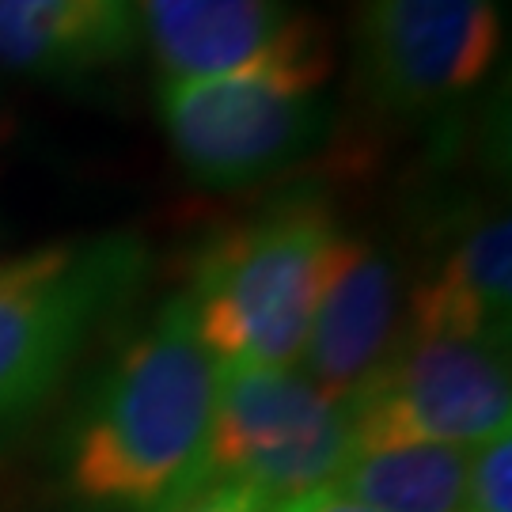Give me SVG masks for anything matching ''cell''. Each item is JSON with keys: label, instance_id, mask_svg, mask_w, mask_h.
<instances>
[{"label": "cell", "instance_id": "cell-4", "mask_svg": "<svg viewBox=\"0 0 512 512\" xmlns=\"http://www.w3.org/2000/svg\"><path fill=\"white\" fill-rule=\"evenodd\" d=\"M141 277L145 247L133 236L65 239L0 262V429L54 395Z\"/></svg>", "mask_w": 512, "mask_h": 512}, {"label": "cell", "instance_id": "cell-14", "mask_svg": "<svg viewBox=\"0 0 512 512\" xmlns=\"http://www.w3.org/2000/svg\"><path fill=\"white\" fill-rule=\"evenodd\" d=\"M164 512H274V505L266 497H258L247 486H202L194 494H186L183 501L167 505Z\"/></svg>", "mask_w": 512, "mask_h": 512}, {"label": "cell", "instance_id": "cell-1", "mask_svg": "<svg viewBox=\"0 0 512 512\" xmlns=\"http://www.w3.org/2000/svg\"><path fill=\"white\" fill-rule=\"evenodd\" d=\"M220 365L186 296L167 300L110 365L73 440L69 482L99 509L156 512L198 456Z\"/></svg>", "mask_w": 512, "mask_h": 512}, {"label": "cell", "instance_id": "cell-6", "mask_svg": "<svg viewBox=\"0 0 512 512\" xmlns=\"http://www.w3.org/2000/svg\"><path fill=\"white\" fill-rule=\"evenodd\" d=\"M353 448H478L512 429L509 342L482 334L399 330L387 361L346 403Z\"/></svg>", "mask_w": 512, "mask_h": 512}, {"label": "cell", "instance_id": "cell-11", "mask_svg": "<svg viewBox=\"0 0 512 512\" xmlns=\"http://www.w3.org/2000/svg\"><path fill=\"white\" fill-rule=\"evenodd\" d=\"M137 42L133 0H0V65L35 76L114 65Z\"/></svg>", "mask_w": 512, "mask_h": 512}, {"label": "cell", "instance_id": "cell-16", "mask_svg": "<svg viewBox=\"0 0 512 512\" xmlns=\"http://www.w3.org/2000/svg\"><path fill=\"white\" fill-rule=\"evenodd\" d=\"M8 141H12V122L0 118V179H4V152H8Z\"/></svg>", "mask_w": 512, "mask_h": 512}, {"label": "cell", "instance_id": "cell-9", "mask_svg": "<svg viewBox=\"0 0 512 512\" xmlns=\"http://www.w3.org/2000/svg\"><path fill=\"white\" fill-rule=\"evenodd\" d=\"M133 16L164 84L236 73L296 19L289 0H133Z\"/></svg>", "mask_w": 512, "mask_h": 512}, {"label": "cell", "instance_id": "cell-10", "mask_svg": "<svg viewBox=\"0 0 512 512\" xmlns=\"http://www.w3.org/2000/svg\"><path fill=\"white\" fill-rule=\"evenodd\" d=\"M512 304V232L509 213L471 220L440 266L403 300L399 330L482 334L509 342Z\"/></svg>", "mask_w": 512, "mask_h": 512}, {"label": "cell", "instance_id": "cell-5", "mask_svg": "<svg viewBox=\"0 0 512 512\" xmlns=\"http://www.w3.org/2000/svg\"><path fill=\"white\" fill-rule=\"evenodd\" d=\"M349 452L346 403L330 399L300 368L224 365L202 448L156 512L220 482L247 486L281 509L293 497L330 486Z\"/></svg>", "mask_w": 512, "mask_h": 512}, {"label": "cell", "instance_id": "cell-3", "mask_svg": "<svg viewBox=\"0 0 512 512\" xmlns=\"http://www.w3.org/2000/svg\"><path fill=\"white\" fill-rule=\"evenodd\" d=\"M338 239L323 198L289 194L205 247L186 304L220 368H296Z\"/></svg>", "mask_w": 512, "mask_h": 512}, {"label": "cell", "instance_id": "cell-8", "mask_svg": "<svg viewBox=\"0 0 512 512\" xmlns=\"http://www.w3.org/2000/svg\"><path fill=\"white\" fill-rule=\"evenodd\" d=\"M399 327L403 281L395 262L372 239L342 232L296 368L330 399L349 403L387 361Z\"/></svg>", "mask_w": 512, "mask_h": 512}, {"label": "cell", "instance_id": "cell-12", "mask_svg": "<svg viewBox=\"0 0 512 512\" xmlns=\"http://www.w3.org/2000/svg\"><path fill=\"white\" fill-rule=\"evenodd\" d=\"M471 448L448 444H376L353 448L334 490L376 512H463Z\"/></svg>", "mask_w": 512, "mask_h": 512}, {"label": "cell", "instance_id": "cell-13", "mask_svg": "<svg viewBox=\"0 0 512 512\" xmlns=\"http://www.w3.org/2000/svg\"><path fill=\"white\" fill-rule=\"evenodd\" d=\"M463 512H512V429L471 448Z\"/></svg>", "mask_w": 512, "mask_h": 512}, {"label": "cell", "instance_id": "cell-2", "mask_svg": "<svg viewBox=\"0 0 512 512\" xmlns=\"http://www.w3.org/2000/svg\"><path fill=\"white\" fill-rule=\"evenodd\" d=\"M334 73L327 27L296 16L251 65L160 88L171 152L190 179L217 190L251 186L296 164L327 133L323 92Z\"/></svg>", "mask_w": 512, "mask_h": 512}, {"label": "cell", "instance_id": "cell-7", "mask_svg": "<svg viewBox=\"0 0 512 512\" xmlns=\"http://www.w3.org/2000/svg\"><path fill=\"white\" fill-rule=\"evenodd\" d=\"M357 73L387 110H429L471 92L494 69V0H357Z\"/></svg>", "mask_w": 512, "mask_h": 512}, {"label": "cell", "instance_id": "cell-15", "mask_svg": "<svg viewBox=\"0 0 512 512\" xmlns=\"http://www.w3.org/2000/svg\"><path fill=\"white\" fill-rule=\"evenodd\" d=\"M274 512H376V509L353 501V497H346L342 490H334V486H319V490H311V494H300V497H293V501H285V505Z\"/></svg>", "mask_w": 512, "mask_h": 512}]
</instances>
